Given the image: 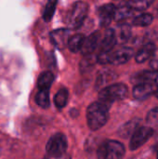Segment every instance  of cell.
I'll list each match as a JSON object with an SVG mask.
<instances>
[{
    "instance_id": "6da1fadb",
    "label": "cell",
    "mask_w": 158,
    "mask_h": 159,
    "mask_svg": "<svg viewBox=\"0 0 158 159\" xmlns=\"http://www.w3.org/2000/svg\"><path fill=\"white\" fill-rule=\"evenodd\" d=\"M109 118V107L96 102L91 103L87 110V119L88 128L91 130H98L102 128Z\"/></svg>"
},
{
    "instance_id": "7a4b0ae2",
    "label": "cell",
    "mask_w": 158,
    "mask_h": 159,
    "mask_svg": "<svg viewBox=\"0 0 158 159\" xmlns=\"http://www.w3.org/2000/svg\"><path fill=\"white\" fill-rule=\"evenodd\" d=\"M133 56V50L130 48L123 47L116 50H111L109 52H100L97 61L101 64H124L128 62Z\"/></svg>"
},
{
    "instance_id": "3957f363",
    "label": "cell",
    "mask_w": 158,
    "mask_h": 159,
    "mask_svg": "<svg viewBox=\"0 0 158 159\" xmlns=\"http://www.w3.org/2000/svg\"><path fill=\"white\" fill-rule=\"evenodd\" d=\"M128 88L122 83L113 84L102 89L99 94V102L110 108L113 102L125 99L128 95Z\"/></svg>"
},
{
    "instance_id": "277c9868",
    "label": "cell",
    "mask_w": 158,
    "mask_h": 159,
    "mask_svg": "<svg viewBox=\"0 0 158 159\" xmlns=\"http://www.w3.org/2000/svg\"><path fill=\"white\" fill-rule=\"evenodd\" d=\"M125 155L124 145L117 141L108 140L103 142L97 152L99 159H121Z\"/></svg>"
},
{
    "instance_id": "5b68a950",
    "label": "cell",
    "mask_w": 158,
    "mask_h": 159,
    "mask_svg": "<svg viewBox=\"0 0 158 159\" xmlns=\"http://www.w3.org/2000/svg\"><path fill=\"white\" fill-rule=\"evenodd\" d=\"M88 10V6L85 2L79 1L74 4V6L72 7L71 10L68 13V24L74 29L79 28L83 24L87 17Z\"/></svg>"
},
{
    "instance_id": "8992f818",
    "label": "cell",
    "mask_w": 158,
    "mask_h": 159,
    "mask_svg": "<svg viewBox=\"0 0 158 159\" xmlns=\"http://www.w3.org/2000/svg\"><path fill=\"white\" fill-rule=\"evenodd\" d=\"M47 155L53 157H60L66 154L67 140L62 133L54 134L47 142L46 145Z\"/></svg>"
},
{
    "instance_id": "52a82bcc",
    "label": "cell",
    "mask_w": 158,
    "mask_h": 159,
    "mask_svg": "<svg viewBox=\"0 0 158 159\" xmlns=\"http://www.w3.org/2000/svg\"><path fill=\"white\" fill-rule=\"evenodd\" d=\"M154 129L150 127H140L131 135V140L129 143V148L131 151H135L142 147L149 139L153 136Z\"/></svg>"
},
{
    "instance_id": "ba28073f",
    "label": "cell",
    "mask_w": 158,
    "mask_h": 159,
    "mask_svg": "<svg viewBox=\"0 0 158 159\" xmlns=\"http://www.w3.org/2000/svg\"><path fill=\"white\" fill-rule=\"evenodd\" d=\"M100 42V33L94 32L88 37L84 38L80 51L85 56H89L98 47Z\"/></svg>"
},
{
    "instance_id": "9c48e42d",
    "label": "cell",
    "mask_w": 158,
    "mask_h": 159,
    "mask_svg": "<svg viewBox=\"0 0 158 159\" xmlns=\"http://www.w3.org/2000/svg\"><path fill=\"white\" fill-rule=\"evenodd\" d=\"M156 90V86L151 83H141L135 85L133 89V96L137 100H145L154 94Z\"/></svg>"
},
{
    "instance_id": "30bf717a",
    "label": "cell",
    "mask_w": 158,
    "mask_h": 159,
    "mask_svg": "<svg viewBox=\"0 0 158 159\" xmlns=\"http://www.w3.org/2000/svg\"><path fill=\"white\" fill-rule=\"evenodd\" d=\"M158 79L157 70H151V71H142L135 74L131 77V81L137 85L141 83H151L156 86ZM157 88V87H156Z\"/></svg>"
},
{
    "instance_id": "8fae6325",
    "label": "cell",
    "mask_w": 158,
    "mask_h": 159,
    "mask_svg": "<svg viewBox=\"0 0 158 159\" xmlns=\"http://www.w3.org/2000/svg\"><path fill=\"white\" fill-rule=\"evenodd\" d=\"M115 7H116L113 4H106L99 8V18L102 27H106L111 23L115 16Z\"/></svg>"
},
{
    "instance_id": "7c38bea8",
    "label": "cell",
    "mask_w": 158,
    "mask_h": 159,
    "mask_svg": "<svg viewBox=\"0 0 158 159\" xmlns=\"http://www.w3.org/2000/svg\"><path fill=\"white\" fill-rule=\"evenodd\" d=\"M117 42L115 31L113 29H108L105 32V34L101 41L100 45V52H109L113 50L115 44Z\"/></svg>"
},
{
    "instance_id": "4fadbf2b",
    "label": "cell",
    "mask_w": 158,
    "mask_h": 159,
    "mask_svg": "<svg viewBox=\"0 0 158 159\" xmlns=\"http://www.w3.org/2000/svg\"><path fill=\"white\" fill-rule=\"evenodd\" d=\"M50 38L53 42V44L59 48H63L65 46H67L68 40H69V30L67 29H58L50 34Z\"/></svg>"
},
{
    "instance_id": "5bb4252c",
    "label": "cell",
    "mask_w": 158,
    "mask_h": 159,
    "mask_svg": "<svg viewBox=\"0 0 158 159\" xmlns=\"http://www.w3.org/2000/svg\"><path fill=\"white\" fill-rule=\"evenodd\" d=\"M156 45L154 43H147L145 44L136 54V61L139 63H142L144 61H146L147 60H149L153 54L156 51Z\"/></svg>"
},
{
    "instance_id": "9a60e30c",
    "label": "cell",
    "mask_w": 158,
    "mask_h": 159,
    "mask_svg": "<svg viewBox=\"0 0 158 159\" xmlns=\"http://www.w3.org/2000/svg\"><path fill=\"white\" fill-rule=\"evenodd\" d=\"M140 121L141 119H138V118H135V119H132V120H129V122H127L126 124H124L118 130V135L121 137V138H129L130 137L134 131L139 128V125H140Z\"/></svg>"
},
{
    "instance_id": "2e32d148",
    "label": "cell",
    "mask_w": 158,
    "mask_h": 159,
    "mask_svg": "<svg viewBox=\"0 0 158 159\" xmlns=\"http://www.w3.org/2000/svg\"><path fill=\"white\" fill-rule=\"evenodd\" d=\"M133 11L134 10L131 9L126 3H123L119 7H115L114 19L116 21H121V20H127L128 18L131 17V15L133 14Z\"/></svg>"
},
{
    "instance_id": "e0dca14e",
    "label": "cell",
    "mask_w": 158,
    "mask_h": 159,
    "mask_svg": "<svg viewBox=\"0 0 158 159\" xmlns=\"http://www.w3.org/2000/svg\"><path fill=\"white\" fill-rule=\"evenodd\" d=\"M53 80L54 75L51 72H44L38 77L37 87L39 89H49Z\"/></svg>"
},
{
    "instance_id": "ac0fdd59",
    "label": "cell",
    "mask_w": 158,
    "mask_h": 159,
    "mask_svg": "<svg viewBox=\"0 0 158 159\" xmlns=\"http://www.w3.org/2000/svg\"><path fill=\"white\" fill-rule=\"evenodd\" d=\"M155 0H127L125 3L133 10H145Z\"/></svg>"
},
{
    "instance_id": "d6986e66",
    "label": "cell",
    "mask_w": 158,
    "mask_h": 159,
    "mask_svg": "<svg viewBox=\"0 0 158 159\" xmlns=\"http://www.w3.org/2000/svg\"><path fill=\"white\" fill-rule=\"evenodd\" d=\"M84 38H85V36L83 34H80L71 36L69 38V40H68V43H67V46H68L69 49L72 52L80 51V48H81L82 43L84 41Z\"/></svg>"
},
{
    "instance_id": "ffe728a7",
    "label": "cell",
    "mask_w": 158,
    "mask_h": 159,
    "mask_svg": "<svg viewBox=\"0 0 158 159\" xmlns=\"http://www.w3.org/2000/svg\"><path fill=\"white\" fill-rule=\"evenodd\" d=\"M68 95L69 93L66 89H61L57 92L54 98V102L57 108L62 109L66 105L67 101H68Z\"/></svg>"
},
{
    "instance_id": "44dd1931",
    "label": "cell",
    "mask_w": 158,
    "mask_h": 159,
    "mask_svg": "<svg viewBox=\"0 0 158 159\" xmlns=\"http://www.w3.org/2000/svg\"><path fill=\"white\" fill-rule=\"evenodd\" d=\"M35 102L39 106L43 108H47L49 106L48 89H39L35 96Z\"/></svg>"
},
{
    "instance_id": "7402d4cb",
    "label": "cell",
    "mask_w": 158,
    "mask_h": 159,
    "mask_svg": "<svg viewBox=\"0 0 158 159\" xmlns=\"http://www.w3.org/2000/svg\"><path fill=\"white\" fill-rule=\"evenodd\" d=\"M56 7H57V0H48L44 11H43V19L45 21L48 22L50 21V20L52 19L55 10H56Z\"/></svg>"
},
{
    "instance_id": "603a6c76",
    "label": "cell",
    "mask_w": 158,
    "mask_h": 159,
    "mask_svg": "<svg viewBox=\"0 0 158 159\" xmlns=\"http://www.w3.org/2000/svg\"><path fill=\"white\" fill-rule=\"evenodd\" d=\"M154 18L151 14L148 13H143L139 16H137L133 20V25L135 26H140V27H145L148 26L152 23Z\"/></svg>"
},
{
    "instance_id": "cb8c5ba5",
    "label": "cell",
    "mask_w": 158,
    "mask_h": 159,
    "mask_svg": "<svg viewBox=\"0 0 158 159\" xmlns=\"http://www.w3.org/2000/svg\"><path fill=\"white\" fill-rule=\"evenodd\" d=\"M131 36V29L130 26L128 24H123L119 27V34L116 36V39H120L121 42H126Z\"/></svg>"
},
{
    "instance_id": "d4e9b609",
    "label": "cell",
    "mask_w": 158,
    "mask_h": 159,
    "mask_svg": "<svg viewBox=\"0 0 158 159\" xmlns=\"http://www.w3.org/2000/svg\"><path fill=\"white\" fill-rule=\"evenodd\" d=\"M152 58V61H151V66L156 70L158 68V49H156L155 53L153 54V56L151 57Z\"/></svg>"
},
{
    "instance_id": "484cf974",
    "label": "cell",
    "mask_w": 158,
    "mask_h": 159,
    "mask_svg": "<svg viewBox=\"0 0 158 159\" xmlns=\"http://www.w3.org/2000/svg\"><path fill=\"white\" fill-rule=\"evenodd\" d=\"M44 159H71V158H70V156H69L68 154H64V155L60 156V157H53V156L47 155Z\"/></svg>"
},
{
    "instance_id": "4316f807",
    "label": "cell",
    "mask_w": 158,
    "mask_h": 159,
    "mask_svg": "<svg viewBox=\"0 0 158 159\" xmlns=\"http://www.w3.org/2000/svg\"><path fill=\"white\" fill-rule=\"evenodd\" d=\"M155 9H156V12L158 14V1L157 3H156V8Z\"/></svg>"
},
{
    "instance_id": "83f0119b",
    "label": "cell",
    "mask_w": 158,
    "mask_h": 159,
    "mask_svg": "<svg viewBox=\"0 0 158 159\" xmlns=\"http://www.w3.org/2000/svg\"><path fill=\"white\" fill-rule=\"evenodd\" d=\"M155 93H156V98L158 99V87L156 88V92H155Z\"/></svg>"
},
{
    "instance_id": "f1b7e54d",
    "label": "cell",
    "mask_w": 158,
    "mask_h": 159,
    "mask_svg": "<svg viewBox=\"0 0 158 159\" xmlns=\"http://www.w3.org/2000/svg\"><path fill=\"white\" fill-rule=\"evenodd\" d=\"M157 159H158V149H157Z\"/></svg>"
}]
</instances>
